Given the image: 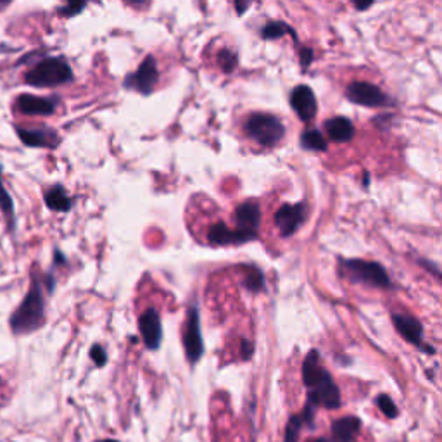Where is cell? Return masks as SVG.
Listing matches in <instances>:
<instances>
[{"mask_svg":"<svg viewBox=\"0 0 442 442\" xmlns=\"http://www.w3.org/2000/svg\"><path fill=\"white\" fill-rule=\"evenodd\" d=\"M302 384L308 390L306 403L314 408L338 409L342 406L341 389L337 387L336 380L328 373V370L321 365L320 351L311 349L302 363Z\"/></svg>","mask_w":442,"mask_h":442,"instance_id":"obj_1","label":"cell"},{"mask_svg":"<svg viewBox=\"0 0 442 442\" xmlns=\"http://www.w3.org/2000/svg\"><path fill=\"white\" fill-rule=\"evenodd\" d=\"M43 285L42 277L37 268L31 273L30 290L18 306V309L11 316V330L16 336H26V333L35 332L40 326L45 324V297H43Z\"/></svg>","mask_w":442,"mask_h":442,"instance_id":"obj_2","label":"cell"},{"mask_svg":"<svg viewBox=\"0 0 442 442\" xmlns=\"http://www.w3.org/2000/svg\"><path fill=\"white\" fill-rule=\"evenodd\" d=\"M74 74L65 57H45L25 74V82L31 87H59L73 82Z\"/></svg>","mask_w":442,"mask_h":442,"instance_id":"obj_3","label":"cell"},{"mask_svg":"<svg viewBox=\"0 0 442 442\" xmlns=\"http://www.w3.org/2000/svg\"><path fill=\"white\" fill-rule=\"evenodd\" d=\"M341 272L346 278L356 284H365L377 289H392L390 278L385 268L375 261L363 260H341Z\"/></svg>","mask_w":442,"mask_h":442,"instance_id":"obj_4","label":"cell"},{"mask_svg":"<svg viewBox=\"0 0 442 442\" xmlns=\"http://www.w3.org/2000/svg\"><path fill=\"white\" fill-rule=\"evenodd\" d=\"M244 130L254 142H258L263 147L277 145L285 135L284 123L277 116H273V114L266 113L250 114L245 119Z\"/></svg>","mask_w":442,"mask_h":442,"instance_id":"obj_5","label":"cell"},{"mask_svg":"<svg viewBox=\"0 0 442 442\" xmlns=\"http://www.w3.org/2000/svg\"><path fill=\"white\" fill-rule=\"evenodd\" d=\"M183 348H185L187 360L195 365L204 354V342H202L201 333V316H199V309L192 306L187 311V324L185 330H183Z\"/></svg>","mask_w":442,"mask_h":442,"instance_id":"obj_6","label":"cell"},{"mask_svg":"<svg viewBox=\"0 0 442 442\" xmlns=\"http://www.w3.org/2000/svg\"><path fill=\"white\" fill-rule=\"evenodd\" d=\"M159 83V70L156 65V59L153 55L145 57L142 61V65L138 66V70L135 73H130L128 77L123 82V87L128 90H135L138 94L149 95L153 94L156 85Z\"/></svg>","mask_w":442,"mask_h":442,"instance_id":"obj_7","label":"cell"},{"mask_svg":"<svg viewBox=\"0 0 442 442\" xmlns=\"http://www.w3.org/2000/svg\"><path fill=\"white\" fill-rule=\"evenodd\" d=\"M346 97L354 104L365 107H387L392 104L387 94H384L377 85L368 82H353L346 89Z\"/></svg>","mask_w":442,"mask_h":442,"instance_id":"obj_8","label":"cell"},{"mask_svg":"<svg viewBox=\"0 0 442 442\" xmlns=\"http://www.w3.org/2000/svg\"><path fill=\"white\" fill-rule=\"evenodd\" d=\"M392 324H394V326H396L397 333H399V336L403 337L406 342H409V344L415 346V348H418V349H421V351L427 353V354L436 353V349L424 344V326H421V324L416 320L415 316L394 313L392 314Z\"/></svg>","mask_w":442,"mask_h":442,"instance_id":"obj_9","label":"cell"},{"mask_svg":"<svg viewBox=\"0 0 442 442\" xmlns=\"http://www.w3.org/2000/svg\"><path fill=\"white\" fill-rule=\"evenodd\" d=\"M306 220V204H284L275 213V225L282 237H290L301 228Z\"/></svg>","mask_w":442,"mask_h":442,"instance_id":"obj_10","label":"cell"},{"mask_svg":"<svg viewBox=\"0 0 442 442\" xmlns=\"http://www.w3.org/2000/svg\"><path fill=\"white\" fill-rule=\"evenodd\" d=\"M138 332H140L143 344L150 351H156L162 341L161 316L154 308L145 309L138 318Z\"/></svg>","mask_w":442,"mask_h":442,"instance_id":"obj_11","label":"cell"},{"mask_svg":"<svg viewBox=\"0 0 442 442\" xmlns=\"http://www.w3.org/2000/svg\"><path fill=\"white\" fill-rule=\"evenodd\" d=\"M256 238L258 233L230 228L225 223H216V225L211 226L208 232V242L211 245H238L250 241H256Z\"/></svg>","mask_w":442,"mask_h":442,"instance_id":"obj_12","label":"cell"},{"mask_svg":"<svg viewBox=\"0 0 442 442\" xmlns=\"http://www.w3.org/2000/svg\"><path fill=\"white\" fill-rule=\"evenodd\" d=\"M59 106V99L55 97H37V95L23 94L16 99V107L19 113L28 116H50Z\"/></svg>","mask_w":442,"mask_h":442,"instance_id":"obj_13","label":"cell"},{"mask_svg":"<svg viewBox=\"0 0 442 442\" xmlns=\"http://www.w3.org/2000/svg\"><path fill=\"white\" fill-rule=\"evenodd\" d=\"M290 106L296 111L301 121L309 123L316 116L318 102L314 97V92L308 85H297L290 94Z\"/></svg>","mask_w":442,"mask_h":442,"instance_id":"obj_14","label":"cell"},{"mask_svg":"<svg viewBox=\"0 0 442 442\" xmlns=\"http://www.w3.org/2000/svg\"><path fill=\"white\" fill-rule=\"evenodd\" d=\"M16 133H18L19 140L28 147L55 149L59 142H61L57 131H54L53 128H45V126H42V128H21V126H18Z\"/></svg>","mask_w":442,"mask_h":442,"instance_id":"obj_15","label":"cell"},{"mask_svg":"<svg viewBox=\"0 0 442 442\" xmlns=\"http://www.w3.org/2000/svg\"><path fill=\"white\" fill-rule=\"evenodd\" d=\"M361 427H363L361 418L354 415L337 418L330 425V432H332V441L330 442H354Z\"/></svg>","mask_w":442,"mask_h":442,"instance_id":"obj_16","label":"cell"},{"mask_svg":"<svg viewBox=\"0 0 442 442\" xmlns=\"http://www.w3.org/2000/svg\"><path fill=\"white\" fill-rule=\"evenodd\" d=\"M233 218L238 230L258 233V228H260L261 223V209L254 201L242 202V204L235 209Z\"/></svg>","mask_w":442,"mask_h":442,"instance_id":"obj_17","label":"cell"},{"mask_svg":"<svg viewBox=\"0 0 442 442\" xmlns=\"http://www.w3.org/2000/svg\"><path fill=\"white\" fill-rule=\"evenodd\" d=\"M314 413H316V408L306 403L304 409H302L299 415L290 416L289 424H287V427H285L284 442H297L299 441L302 429H306V427L314 429Z\"/></svg>","mask_w":442,"mask_h":442,"instance_id":"obj_18","label":"cell"},{"mask_svg":"<svg viewBox=\"0 0 442 442\" xmlns=\"http://www.w3.org/2000/svg\"><path fill=\"white\" fill-rule=\"evenodd\" d=\"M325 130L333 142H349L354 137V125L351 119L336 116L325 123Z\"/></svg>","mask_w":442,"mask_h":442,"instance_id":"obj_19","label":"cell"},{"mask_svg":"<svg viewBox=\"0 0 442 442\" xmlns=\"http://www.w3.org/2000/svg\"><path fill=\"white\" fill-rule=\"evenodd\" d=\"M45 206L50 211H55V213H67L73 206V201L67 195L66 189L62 185H54L50 187L49 190L45 192Z\"/></svg>","mask_w":442,"mask_h":442,"instance_id":"obj_20","label":"cell"},{"mask_svg":"<svg viewBox=\"0 0 442 442\" xmlns=\"http://www.w3.org/2000/svg\"><path fill=\"white\" fill-rule=\"evenodd\" d=\"M0 209H2V214H4V218H6L9 230L11 232H14V226H16L14 202H13V197H11L9 192H7V189L2 183V168H0Z\"/></svg>","mask_w":442,"mask_h":442,"instance_id":"obj_21","label":"cell"},{"mask_svg":"<svg viewBox=\"0 0 442 442\" xmlns=\"http://www.w3.org/2000/svg\"><path fill=\"white\" fill-rule=\"evenodd\" d=\"M284 35H292V38L297 42V35H296V31H294V28L289 26L284 21L266 23L261 31V37L265 40H277V38L284 37Z\"/></svg>","mask_w":442,"mask_h":442,"instance_id":"obj_22","label":"cell"},{"mask_svg":"<svg viewBox=\"0 0 442 442\" xmlns=\"http://www.w3.org/2000/svg\"><path fill=\"white\" fill-rule=\"evenodd\" d=\"M301 145L308 150H314V153H325L328 149V142L318 130H306L301 135Z\"/></svg>","mask_w":442,"mask_h":442,"instance_id":"obj_23","label":"cell"},{"mask_svg":"<svg viewBox=\"0 0 442 442\" xmlns=\"http://www.w3.org/2000/svg\"><path fill=\"white\" fill-rule=\"evenodd\" d=\"M244 287L248 290H250V292H261V290H265V275H263V272L258 266H244Z\"/></svg>","mask_w":442,"mask_h":442,"instance_id":"obj_24","label":"cell"},{"mask_svg":"<svg viewBox=\"0 0 442 442\" xmlns=\"http://www.w3.org/2000/svg\"><path fill=\"white\" fill-rule=\"evenodd\" d=\"M375 403L378 406V409H380V411L384 413V416H387L389 420H396V418L399 416V408H397L389 394H380V396H377Z\"/></svg>","mask_w":442,"mask_h":442,"instance_id":"obj_25","label":"cell"},{"mask_svg":"<svg viewBox=\"0 0 442 442\" xmlns=\"http://www.w3.org/2000/svg\"><path fill=\"white\" fill-rule=\"evenodd\" d=\"M218 65H220V67L223 71H225V73H232V71L238 65L237 54L232 53V50H228V49L220 50V53H218Z\"/></svg>","mask_w":442,"mask_h":442,"instance_id":"obj_26","label":"cell"},{"mask_svg":"<svg viewBox=\"0 0 442 442\" xmlns=\"http://www.w3.org/2000/svg\"><path fill=\"white\" fill-rule=\"evenodd\" d=\"M85 7H87L85 2H70V4H66L65 7H61V9H59V14L65 16V18H73V16L82 13Z\"/></svg>","mask_w":442,"mask_h":442,"instance_id":"obj_27","label":"cell"},{"mask_svg":"<svg viewBox=\"0 0 442 442\" xmlns=\"http://www.w3.org/2000/svg\"><path fill=\"white\" fill-rule=\"evenodd\" d=\"M90 358L94 360V363L97 366H104L107 363V354H106V349L102 348V346L95 344L94 348L90 349Z\"/></svg>","mask_w":442,"mask_h":442,"instance_id":"obj_28","label":"cell"},{"mask_svg":"<svg viewBox=\"0 0 442 442\" xmlns=\"http://www.w3.org/2000/svg\"><path fill=\"white\" fill-rule=\"evenodd\" d=\"M313 59H314V53H313V49H309V47H302L301 49V67L302 70H308L309 67V65H311L313 62Z\"/></svg>","mask_w":442,"mask_h":442,"instance_id":"obj_29","label":"cell"},{"mask_svg":"<svg viewBox=\"0 0 442 442\" xmlns=\"http://www.w3.org/2000/svg\"><path fill=\"white\" fill-rule=\"evenodd\" d=\"M253 353H254V344L250 341H242V344H241V356H242V360L244 361H248V360H250V358H253Z\"/></svg>","mask_w":442,"mask_h":442,"instance_id":"obj_30","label":"cell"},{"mask_svg":"<svg viewBox=\"0 0 442 442\" xmlns=\"http://www.w3.org/2000/svg\"><path fill=\"white\" fill-rule=\"evenodd\" d=\"M54 261H55V265H66L65 254H62L61 250H55V253H54Z\"/></svg>","mask_w":442,"mask_h":442,"instance_id":"obj_31","label":"cell"},{"mask_svg":"<svg viewBox=\"0 0 442 442\" xmlns=\"http://www.w3.org/2000/svg\"><path fill=\"white\" fill-rule=\"evenodd\" d=\"M249 6H250L249 2H245V4L237 2V4H235V9H237V13H238V14H244V13H245V9H248Z\"/></svg>","mask_w":442,"mask_h":442,"instance_id":"obj_32","label":"cell"},{"mask_svg":"<svg viewBox=\"0 0 442 442\" xmlns=\"http://www.w3.org/2000/svg\"><path fill=\"white\" fill-rule=\"evenodd\" d=\"M354 7H356L358 11H366V9H370V7H372V2H354Z\"/></svg>","mask_w":442,"mask_h":442,"instance_id":"obj_33","label":"cell"},{"mask_svg":"<svg viewBox=\"0 0 442 442\" xmlns=\"http://www.w3.org/2000/svg\"><path fill=\"white\" fill-rule=\"evenodd\" d=\"M363 185L365 187L370 185V173H368V171H365V173H363Z\"/></svg>","mask_w":442,"mask_h":442,"instance_id":"obj_34","label":"cell"},{"mask_svg":"<svg viewBox=\"0 0 442 442\" xmlns=\"http://www.w3.org/2000/svg\"><path fill=\"white\" fill-rule=\"evenodd\" d=\"M306 442H330L328 439H324V437H314V439H309Z\"/></svg>","mask_w":442,"mask_h":442,"instance_id":"obj_35","label":"cell"},{"mask_svg":"<svg viewBox=\"0 0 442 442\" xmlns=\"http://www.w3.org/2000/svg\"><path fill=\"white\" fill-rule=\"evenodd\" d=\"M97 442H118V441H113V439H106V441H97Z\"/></svg>","mask_w":442,"mask_h":442,"instance_id":"obj_36","label":"cell"}]
</instances>
